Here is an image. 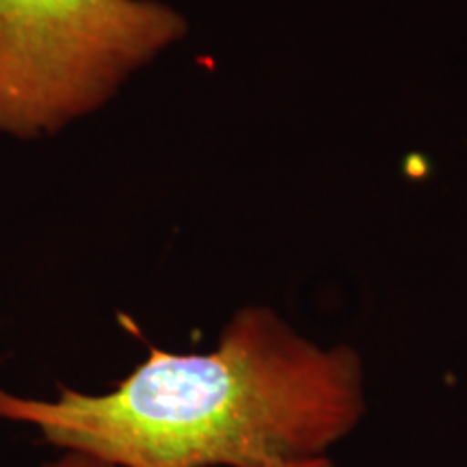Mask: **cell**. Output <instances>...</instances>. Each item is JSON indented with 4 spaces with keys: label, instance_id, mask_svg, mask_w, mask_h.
<instances>
[{
    "label": "cell",
    "instance_id": "3957f363",
    "mask_svg": "<svg viewBox=\"0 0 467 467\" xmlns=\"http://www.w3.org/2000/svg\"><path fill=\"white\" fill-rule=\"evenodd\" d=\"M42 467H110V465L102 463V461L87 457V454H80V452H63L61 457L46 461ZM299 467H331V461L323 459V461H317V463H307V465H299Z\"/></svg>",
    "mask_w": 467,
    "mask_h": 467
},
{
    "label": "cell",
    "instance_id": "7a4b0ae2",
    "mask_svg": "<svg viewBox=\"0 0 467 467\" xmlns=\"http://www.w3.org/2000/svg\"><path fill=\"white\" fill-rule=\"evenodd\" d=\"M186 31L161 0H0V134L35 141L98 113Z\"/></svg>",
    "mask_w": 467,
    "mask_h": 467
},
{
    "label": "cell",
    "instance_id": "6da1fadb",
    "mask_svg": "<svg viewBox=\"0 0 467 467\" xmlns=\"http://www.w3.org/2000/svg\"><path fill=\"white\" fill-rule=\"evenodd\" d=\"M353 348H320L273 309H238L210 353L148 358L110 392L0 388V420L110 467H299L327 459L364 416Z\"/></svg>",
    "mask_w": 467,
    "mask_h": 467
}]
</instances>
